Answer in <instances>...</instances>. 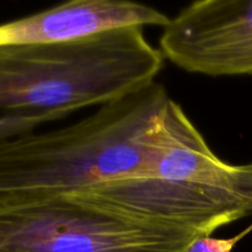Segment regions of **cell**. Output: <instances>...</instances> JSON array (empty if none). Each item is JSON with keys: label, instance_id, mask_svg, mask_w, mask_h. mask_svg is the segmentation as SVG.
<instances>
[{"label": "cell", "instance_id": "cell-1", "mask_svg": "<svg viewBox=\"0 0 252 252\" xmlns=\"http://www.w3.org/2000/svg\"><path fill=\"white\" fill-rule=\"evenodd\" d=\"M170 96L155 81L75 123L0 142V196L69 194L139 172L154 155Z\"/></svg>", "mask_w": 252, "mask_h": 252}, {"label": "cell", "instance_id": "cell-2", "mask_svg": "<svg viewBox=\"0 0 252 252\" xmlns=\"http://www.w3.org/2000/svg\"><path fill=\"white\" fill-rule=\"evenodd\" d=\"M164 63L144 27L70 42L0 47L1 115L65 113L128 97L155 83Z\"/></svg>", "mask_w": 252, "mask_h": 252}, {"label": "cell", "instance_id": "cell-3", "mask_svg": "<svg viewBox=\"0 0 252 252\" xmlns=\"http://www.w3.org/2000/svg\"><path fill=\"white\" fill-rule=\"evenodd\" d=\"M208 235L148 220L75 194L0 196V252H185Z\"/></svg>", "mask_w": 252, "mask_h": 252}, {"label": "cell", "instance_id": "cell-4", "mask_svg": "<svg viewBox=\"0 0 252 252\" xmlns=\"http://www.w3.org/2000/svg\"><path fill=\"white\" fill-rule=\"evenodd\" d=\"M164 59L189 73L252 75V0H202L170 19L159 41Z\"/></svg>", "mask_w": 252, "mask_h": 252}, {"label": "cell", "instance_id": "cell-5", "mask_svg": "<svg viewBox=\"0 0 252 252\" xmlns=\"http://www.w3.org/2000/svg\"><path fill=\"white\" fill-rule=\"evenodd\" d=\"M170 21L155 7L126 0H73L0 25V47L70 42L125 27Z\"/></svg>", "mask_w": 252, "mask_h": 252}, {"label": "cell", "instance_id": "cell-6", "mask_svg": "<svg viewBox=\"0 0 252 252\" xmlns=\"http://www.w3.org/2000/svg\"><path fill=\"white\" fill-rule=\"evenodd\" d=\"M65 113H39V115H0V142L17 135L34 132L44 123L66 117Z\"/></svg>", "mask_w": 252, "mask_h": 252}, {"label": "cell", "instance_id": "cell-7", "mask_svg": "<svg viewBox=\"0 0 252 252\" xmlns=\"http://www.w3.org/2000/svg\"><path fill=\"white\" fill-rule=\"evenodd\" d=\"M248 231L233 238H213L211 235H199L191 241L185 252H233L239 241Z\"/></svg>", "mask_w": 252, "mask_h": 252}]
</instances>
